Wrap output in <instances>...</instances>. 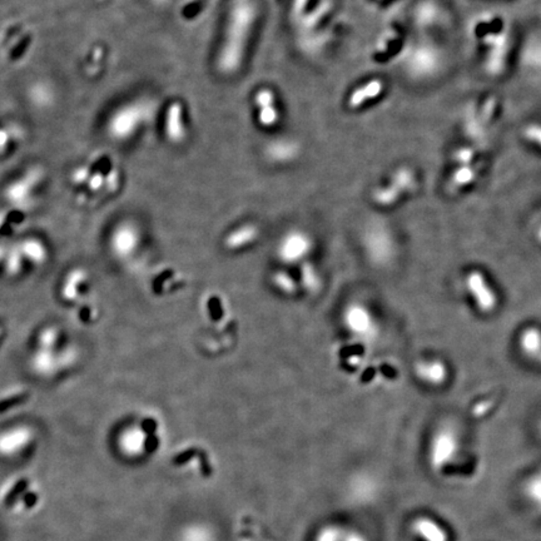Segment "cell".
Here are the masks:
<instances>
[{
  "label": "cell",
  "instance_id": "6da1fadb",
  "mask_svg": "<svg viewBox=\"0 0 541 541\" xmlns=\"http://www.w3.org/2000/svg\"><path fill=\"white\" fill-rule=\"evenodd\" d=\"M258 16L260 8L256 0H235L232 3L225 22L223 42L216 60L217 69L222 74H235L241 68Z\"/></svg>",
  "mask_w": 541,
  "mask_h": 541
},
{
  "label": "cell",
  "instance_id": "7a4b0ae2",
  "mask_svg": "<svg viewBox=\"0 0 541 541\" xmlns=\"http://www.w3.org/2000/svg\"><path fill=\"white\" fill-rule=\"evenodd\" d=\"M472 34L485 52L486 73L493 77L503 74L510 53V34L504 19L495 14H482L474 23Z\"/></svg>",
  "mask_w": 541,
  "mask_h": 541
},
{
  "label": "cell",
  "instance_id": "3957f363",
  "mask_svg": "<svg viewBox=\"0 0 541 541\" xmlns=\"http://www.w3.org/2000/svg\"><path fill=\"white\" fill-rule=\"evenodd\" d=\"M461 450L460 431L452 423H441L431 436L429 464L433 472H442L455 460Z\"/></svg>",
  "mask_w": 541,
  "mask_h": 541
},
{
  "label": "cell",
  "instance_id": "277c9868",
  "mask_svg": "<svg viewBox=\"0 0 541 541\" xmlns=\"http://www.w3.org/2000/svg\"><path fill=\"white\" fill-rule=\"evenodd\" d=\"M464 287L477 312L491 315L498 310L500 305L498 291L481 269H470L464 277Z\"/></svg>",
  "mask_w": 541,
  "mask_h": 541
},
{
  "label": "cell",
  "instance_id": "5b68a950",
  "mask_svg": "<svg viewBox=\"0 0 541 541\" xmlns=\"http://www.w3.org/2000/svg\"><path fill=\"white\" fill-rule=\"evenodd\" d=\"M442 63L439 49L433 44L416 43L406 50L403 65L413 78H429L439 72Z\"/></svg>",
  "mask_w": 541,
  "mask_h": 541
},
{
  "label": "cell",
  "instance_id": "8992f818",
  "mask_svg": "<svg viewBox=\"0 0 541 541\" xmlns=\"http://www.w3.org/2000/svg\"><path fill=\"white\" fill-rule=\"evenodd\" d=\"M498 98L496 96H488L482 99L480 104L467 111L465 116V130L467 135L472 137L474 142H479L485 137L488 128L496 118L498 109Z\"/></svg>",
  "mask_w": 541,
  "mask_h": 541
},
{
  "label": "cell",
  "instance_id": "52a82bcc",
  "mask_svg": "<svg viewBox=\"0 0 541 541\" xmlns=\"http://www.w3.org/2000/svg\"><path fill=\"white\" fill-rule=\"evenodd\" d=\"M413 372L420 382L434 389L445 385L451 375L449 364L439 357L418 359L413 366Z\"/></svg>",
  "mask_w": 541,
  "mask_h": 541
},
{
  "label": "cell",
  "instance_id": "ba28073f",
  "mask_svg": "<svg viewBox=\"0 0 541 541\" xmlns=\"http://www.w3.org/2000/svg\"><path fill=\"white\" fill-rule=\"evenodd\" d=\"M148 108L142 104H132L123 108L114 116L112 121V133L117 138H128L135 133L137 128L145 121V113Z\"/></svg>",
  "mask_w": 541,
  "mask_h": 541
},
{
  "label": "cell",
  "instance_id": "9c48e42d",
  "mask_svg": "<svg viewBox=\"0 0 541 541\" xmlns=\"http://www.w3.org/2000/svg\"><path fill=\"white\" fill-rule=\"evenodd\" d=\"M367 245L377 262H387L394 251V242L389 230L384 227H375L367 235Z\"/></svg>",
  "mask_w": 541,
  "mask_h": 541
},
{
  "label": "cell",
  "instance_id": "30bf717a",
  "mask_svg": "<svg viewBox=\"0 0 541 541\" xmlns=\"http://www.w3.org/2000/svg\"><path fill=\"white\" fill-rule=\"evenodd\" d=\"M518 349L525 359L541 362V328L524 327L518 335Z\"/></svg>",
  "mask_w": 541,
  "mask_h": 541
},
{
  "label": "cell",
  "instance_id": "8fae6325",
  "mask_svg": "<svg viewBox=\"0 0 541 541\" xmlns=\"http://www.w3.org/2000/svg\"><path fill=\"white\" fill-rule=\"evenodd\" d=\"M274 101V91L268 88L260 89L255 96V102L258 107V122L266 128H271L279 122V112Z\"/></svg>",
  "mask_w": 541,
  "mask_h": 541
},
{
  "label": "cell",
  "instance_id": "7c38bea8",
  "mask_svg": "<svg viewBox=\"0 0 541 541\" xmlns=\"http://www.w3.org/2000/svg\"><path fill=\"white\" fill-rule=\"evenodd\" d=\"M166 135L173 145H179L186 140V126L183 118L182 103H172L166 113Z\"/></svg>",
  "mask_w": 541,
  "mask_h": 541
},
{
  "label": "cell",
  "instance_id": "4fadbf2b",
  "mask_svg": "<svg viewBox=\"0 0 541 541\" xmlns=\"http://www.w3.org/2000/svg\"><path fill=\"white\" fill-rule=\"evenodd\" d=\"M264 155L268 160L274 163H289L295 161L300 155V145L295 140L287 138H279L271 140L266 148Z\"/></svg>",
  "mask_w": 541,
  "mask_h": 541
},
{
  "label": "cell",
  "instance_id": "5bb4252c",
  "mask_svg": "<svg viewBox=\"0 0 541 541\" xmlns=\"http://www.w3.org/2000/svg\"><path fill=\"white\" fill-rule=\"evenodd\" d=\"M482 160L454 167L449 178V186L452 191H462L472 187L481 174Z\"/></svg>",
  "mask_w": 541,
  "mask_h": 541
},
{
  "label": "cell",
  "instance_id": "9a60e30c",
  "mask_svg": "<svg viewBox=\"0 0 541 541\" xmlns=\"http://www.w3.org/2000/svg\"><path fill=\"white\" fill-rule=\"evenodd\" d=\"M385 91V83L382 79L375 78L364 83V86H359L355 89L349 98V107L352 109L362 107L366 103L377 99Z\"/></svg>",
  "mask_w": 541,
  "mask_h": 541
},
{
  "label": "cell",
  "instance_id": "2e32d148",
  "mask_svg": "<svg viewBox=\"0 0 541 541\" xmlns=\"http://www.w3.org/2000/svg\"><path fill=\"white\" fill-rule=\"evenodd\" d=\"M389 183L405 196L418 188V176L411 167L401 166L392 172Z\"/></svg>",
  "mask_w": 541,
  "mask_h": 541
},
{
  "label": "cell",
  "instance_id": "e0dca14e",
  "mask_svg": "<svg viewBox=\"0 0 541 541\" xmlns=\"http://www.w3.org/2000/svg\"><path fill=\"white\" fill-rule=\"evenodd\" d=\"M413 530L423 541H449L447 532L436 521L428 518L416 520Z\"/></svg>",
  "mask_w": 541,
  "mask_h": 541
},
{
  "label": "cell",
  "instance_id": "ac0fdd59",
  "mask_svg": "<svg viewBox=\"0 0 541 541\" xmlns=\"http://www.w3.org/2000/svg\"><path fill=\"white\" fill-rule=\"evenodd\" d=\"M310 241L303 233L292 232L284 238L281 246V251L286 258L300 257L308 250Z\"/></svg>",
  "mask_w": 541,
  "mask_h": 541
},
{
  "label": "cell",
  "instance_id": "d6986e66",
  "mask_svg": "<svg viewBox=\"0 0 541 541\" xmlns=\"http://www.w3.org/2000/svg\"><path fill=\"white\" fill-rule=\"evenodd\" d=\"M349 322L350 326L355 333L364 335V336H372L375 333V325L372 322V317L369 312L361 307L351 310Z\"/></svg>",
  "mask_w": 541,
  "mask_h": 541
},
{
  "label": "cell",
  "instance_id": "ffe728a7",
  "mask_svg": "<svg viewBox=\"0 0 541 541\" xmlns=\"http://www.w3.org/2000/svg\"><path fill=\"white\" fill-rule=\"evenodd\" d=\"M481 145L472 143V145H461L457 147L452 155H451V161L454 166H461V164H469L474 162L481 160Z\"/></svg>",
  "mask_w": 541,
  "mask_h": 541
},
{
  "label": "cell",
  "instance_id": "44dd1931",
  "mask_svg": "<svg viewBox=\"0 0 541 541\" xmlns=\"http://www.w3.org/2000/svg\"><path fill=\"white\" fill-rule=\"evenodd\" d=\"M402 197L403 196H402L401 193L398 192L396 188L392 187L390 183H387L386 186H382V187L376 188L375 191H374V194H372V199H374L376 203L380 204L382 207L394 206Z\"/></svg>",
  "mask_w": 541,
  "mask_h": 541
},
{
  "label": "cell",
  "instance_id": "7402d4cb",
  "mask_svg": "<svg viewBox=\"0 0 541 541\" xmlns=\"http://www.w3.org/2000/svg\"><path fill=\"white\" fill-rule=\"evenodd\" d=\"M439 8L431 3H423L415 11V19L420 27H429L437 22Z\"/></svg>",
  "mask_w": 541,
  "mask_h": 541
},
{
  "label": "cell",
  "instance_id": "603a6c76",
  "mask_svg": "<svg viewBox=\"0 0 541 541\" xmlns=\"http://www.w3.org/2000/svg\"><path fill=\"white\" fill-rule=\"evenodd\" d=\"M256 235H257L256 227L245 225V227L238 228L232 235H230V237L227 238V246L232 247V248L243 246V245H246L248 242L252 241Z\"/></svg>",
  "mask_w": 541,
  "mask_h": 541
},
{
  "label": "cell",
  "instance_id": "cb8c5ba5",
  "mask_svg": "<svg viewBox=\"0 0 541 541\" xmlns=\"http://www.w3.org/2000/svg\"><path fill=\"white\" fill-rule=\"evenodd\" d=\"M526 498H529L531 504L536 509L541 510V472H537L526 481L525 488Z\"/></svg>",
  "mask_w": 541,
  "mask_h": 541
},
{
  "label": "cell",
  "instance_id": "d4e9b609",
  "mask_svg": "<svg viewBox=\"0 0 541 541\" xmlns=\"http://www.w3.org/2000/svg\"><path fill=\"white\" fill-rule=\"evenodd\" d=\"M521 137L528 145L541 152V122H530L521 129Z\"/></svg>",
  "mask_w": 541,
  "mask_h": 541
},
{
  "label": "cell",
  "instance_id": "484cf974",
  "mask_svg": "<svg viewBox=\"0 0 541 541\" xmlns=\"http://www.w3.org/2000/svg\"><path fill=\"white\" fill-rule=\"evenodd\" d=\"M28 485H29V482H28L27 479H22V480H19V481L16 482V485H14L11 491H9V493L6 495V504H13V503L16 501V498H18L21 493H24V491L27 490Z\"/></svg>",
  "mask_w": 541,
  "mask_h": 541
},
{
  "label": "cell",
  "instance_id": "4316f807",
  "mask_svg": "<svg viewBox=\"0 0 541 541\" xmlns=\"http://www.w3.org/2000/svg\"><path fill=\"white\" fill-rule=\"evenodd\" d=\"M29 395L28 394H19V395H14V396L8 397L6 400L0 401V413L6 411L8 408H14L16 405L22 403V402L27 400Z\"/></svg>",
  "mask_w": 541,
  "mask_h": 541
},
{
  "label": "cell",
  "instance_id": "83f0119b",
  "mask_svg": "<svg viewBox=\"0 0 541 541\" xmlns=\"http://www.w3.org/2000/svg\"><path fill=\"white\" fill-rule=\"evenodd\" d=\"M142 429L147 434H153L157 429V423L153 418H145V421L142 423Z\"/></svg>",
  "mask_w": 541,
  "mask_h": 541
},
{
  "label": "cell",
  "instance_id": "f1b7e54d",
  "mask_svg": "<svg viewBox=\"0 0 541 541\" xmlns=\"http://www.w3.org/2000/svg\"><path fill=\"white\" fill-rule=\"evenodd\" d=\"M38 501V495L37 493H29L24 496V505L27 506V508H33L34 505L37 504Z\"/></svg>",
  "mask_w": 541,
  "mask_h": 541
},
{
  "label": "cell",
  "instance_id": "f546056e",
  "mask_svg": "<svg viewBox=\"0 0 541 541\" xmlns=\"http://www.w3.org/2000/svg\"><path fill=\"white\" fill-rule=\"evenodd\" d=\"M157 446H158V441H157V437H155V436H150L147 441H145V449L148 451L156 450Z\"/></svg>",
  "mask_w": 541,
  "mask_h": 541
},
{
  "label": "cell",
  "instance_id": "4dcf8cb0",
  "mask_svg": "<svg viewBox=\"0 0 541 541\" xmlns=\"http://www.w3.org/2000/svg\"><path fill=\"white\" fill-rule=\"evenodd\" d=\"M24 216L21 212H11V215L8 216L6 221L11 223V222H22Z\"/></svg>",
  "mask_w": 541,
  "mask_h": 541
},
{
  "label": "cell",
  "instance_id": "1f68e13d",
  "mask_svg": "<svg viewBox=\"0 0 541 541\" xmlns=\"http://www.w3.org/2000/svg\"><path fill=\"white\" fill-rule=\"evenodd\" d=\"M79 316H81L82 320L84 322L89 321V317H91V311L88 310V308H83L82 310L81 313H79Z\"/></svg>",
  "mask_w": 541,
  "mask_h": 541
},
{
  "label": "cell",
  "instance_id": "d6a6232c",
  "mask_svg": "<svg viewBox=\"0 0 541 541\" xmlns=\"http://www.w3.org/2000/svg\"><path fill=\"white\" fill-rule=\"evenodd\" d=\"M102 183V177H99V176H96V177L93 178V182H91V186H93V188L99 187V184Z\"/></svg>",
  "mask_w": 541,
  "mask_h": 541
},
{
  "label": "cell",
  "instance_id": "836d02e7",
  "mask_svg": "<svg viewBox=\"0 0 541 541\" xmlns=\"http://www.w3.org/2000/svg\"><path fill=\"white\" fill-rule=\"evenodd\" d=\"M6 134L3 133V132H0V147H3V145H6Z\"/></svg>",
  "mask_w": 541,
  "mask_h": 541
},
{
  "label": "cell",
  "instance_id": "e575fe53",
  "mask_svg": "<svg viewBox=\"0 0 541 541\" xmlns=\"http://www.w3.org/2000/svg\"><path fill=\"white\" fill-rule=\"evenodd\" d=\"M153 3H156V4H158V6H164V4H167V3H169L171 0H152Z\"/></svg>",
  "mask_w": 541,
  "mask_h": 541
},
{
  "label": "cell",
  "instance_id": "d590c367",
  "mask_svg": "<svg viewBox=\"0 0 541 541\" xmlns=\"http://www.w3.org/2000/svg\"><path fill=\"white\" fill-rule=\"evenodd\" d=\"M537 431H539V435H540L541 439V418L539 420V423H537Z\"/></svg>",
  "mask_w": 541,
  "mask_h": 541
},
{
  "label": "cell",
  "instance_id": "8d00e7d4",
  "mask_svg": "<svg viewBox=\"0 0 541 541\" xmlns=\"http://www.w3.org/2000/svg\"><path fill=\"white\" fill-rule=\"evenodd\" d=\"M0 336H1V330H0Z\"/></svg>",
  "mask_w": 541,
  "mask_h": 541
}]
</instances>
